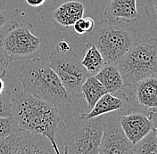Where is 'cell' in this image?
Segmentation results:
<instances>
[{"instance_id":"1","label":"cell","mask_w":157,"mask_h":154,"mask_svg":"<svg viewBox=\"0 0 157 154\" xmlns=\"http://www.w3.org/2000/svg\"><path fill=\"white\" fill-rule=\"evenodd\" d=\"M12 117L18 130L47 137L58 149L56 135L60 122L59 108L22 91L13 95Z\"/></svg>"},{"instance_id":"2","label":"cell","mask_w":157,"mask_h":154,"mask_svg":"<svg viewBox=\"0 0 157 154\" xmlns=\"http://www.w3.org/2000/svg\"><path fill=\"white\" fill-rule=\"evenodd\" d=\"M23 91L57 108L69 104L71 96L63 87L48 62L39 57L26 60L19 69Z\"/></svg>"},{"instance_id":"3","label":"cell","mask_w":157,"mask_h":154,"mask_svg":"<svg viewBox=\"0 0 157 154\" xmlns=\"http://www.w3.org/2000/svg\"><path fill=\"white\" fill-rule=\"evenodd\" d=\"M86 47L94 46L105 63L116 65L137 41L134 26L123 21L101 20L83 37Z\"/></svg>"},{"instance_id":"4","label":"cell","mask_w":157,"mask_h":154,"mask_svg":"<svg viewBox=\"0 0 157 154\" xmlns=\"http://www.w3.org/2000/svg\"><path fill=\"white\" fill-rule=\"evenodd\" d=\"M61 130L63 154H98L103 135L104 117L85 118L68 114Z\"/></svg>"},{"instance_id":"5","label":"cell","mask_w":157,"mask_h":154,"mask_svg":"<svg viewBox=\"0 0 157 154\" xmlns=\"http://www.w3.org/2000/svg\"><path fill=\"white\" fill-rule=\"evenodd\" d=\"M125 87L156 75L157 40L155 37L137 40L116 64Z\"/></svg>"},{"instance_id":"6","label":"cell","mask_w":157,"mask_h":154,"mask_svg":"<svg viewBox=\"0 0 157 154\" xmlns=\"http://www.w3.org/2000/svg\"><path fill=\"white\" fill-rule=\"evenodd\" d=\"M30 24H21L13 21L0 34V46L11 60H30L39 56L42 39L34 35Z\"/></svg>"},{"instance_id":"7","label":"cell","mask_w":157,"mask_h":154,"mask_svg":"<svg viewBox=\"0 0 157 154\" xmlns=\"http://www.w3.org/2000/svg\"><path fill=\"white\" fill-rule=\"evenodd\" d=\"M49 65L71 96L80 93L81 85L88 74L73 50L70 49L66 53L54 50L49 54Z\"/></svg>"},{"instance_id":"8","label":"cell","mask_w":157,"mask_h":154,"mask_svg":"<svg viewBox=\"0 0 157 154\" xmlns=\"http://www.w3.org/2000/svg\"><path fill=\"white\" fill-rule=\"evenodd\" d=\"M39 13L64 31L84 16L85 0H53L47 6L39 7Z\"/></svg>"},{"instance_id":"9","label":"cell","mask_w":157,"mask_h":154,"mask_svg":"<svg viewBox=\"0 0 157 154\" xmlns=\"http://www.w3.org/2000/svg\"><path fill=\"white\" fill-rule=\"evenodd\" d=\"M103 135L98 154H134L133 145L124 135L117 112L104 115Z\"/></svg>"},{"instance_id":"10","label":"cell","mask_w":157,"mask_h":154,"mask_svg":"<svg viewBox=\"0 0 157 154\" xmlns=\"http://www.w3.org/2000/svg\"><path fill=\"white\" fill-rule=\"evenodd\" d=\"M118 113L120 126L132 145L137 144L153 129L156 128V121L142 111Z\"/></svg>"},{"instance_id":"11","label":"cell","mask_w":157,"mask_h":154,"mask_svg":"<svg viewBox=\"0 0 157 154\" xmlns=\"http://www.w3.org/2000/svg\"><path fill=\"white\" fill-rule=\"evenodd\" d=\"M133 97L137 105L156 121L157 78L153 75L137 81L132 86Z\"/></svg>"},{"instance_id":"12","label":"cell","mask_w":157,"mask_h":154,"mask_svg":"<svg viewBox=\"0 0 157 154\" xmlns=\"http://www.w3.org/2000/svg\"><path fill=\"white\" fill-rule=\"evenodd\" d=\"M128 98L122 90L116 94L106 93L98 100L90 111L80 116L85 118H93L113 112L124 113L128 111Z\"/></svg>"},{"instance_id":"13","label":"cell","mask_w":157,"mask_h":154,"mask_svg":"<svg viewBox=\"0 0 157 154\" xmlns=\"http://www.w3.org/2000/svg\"><path fill=\"white\" fill-rule=\"evenodd\" d=\"M17 134V146L14 154H56L47 137L21 130H18Z\"/></svg>"},{"instance_id":"14","label":"cell","mask_w":157,"mask_h":154,"mask_svg":"<svg viewBox=\"0 0 157 154\" xmlns=\"http://www.w3.org/2000/svg\"><path fill=\"white\" fill-rule=\"evenodd\" d=\"M109 21L135 22L140 18L137 8V0H111L104 11Z\"/></svg>"},{"instance_id":"15","label":"cell","mask_w":157,"mask_h":154,"mask_svg":"<svg viewBox=\"0 0 157 154\" xmlns=\"http://www.w3.org/2000/svg\"><path fill=\"white\" fill-rule=\"evenodd\" d=\"M95 77L110 94H116L125 87L116 65L113 64L105 63Z\"/></svg>"},{"instance_id":"16","label":"cell","mask_w":157,"mask_h":154,"mask_svg":"<svg viewBox=\"0 0 157 154\" xmlns=\"http://www.w3.org/2000/svg\"><path fill=\"white\" fill-rule=\"evenodd\" d=\"M80 93L87 103V111L85 112L87 113L93 109L98 100L107 92L95 76H88L81 85Z\"/></svg>"},{"instance_id":"17","label":"cell","mask_w":157,"mask_h":154,"mask_svg":"<svg viewBox=\"0 0 157 154\" xmlns=\"http://www.w3.org/2000/svg\"><path fill=\"white\" fill-rule=\"evenodd\" d=\"M80 62L83 67L86 69L88 76H95L105 64L102 54L94 46L87 47L83 59Z\"/></svg>"},{"instance_id":"18","label":"cell","mask_w":157,"mask_h":154,"mask_svg":"<svg viewBox=\"0 0 157 154\" xmlns=\"http://www.w3.org/2000/svg\"><path fill=\"white\" fill-rule=\"evenodd\" d=\"M134 154H157L156 128H153L144 138L133 145Z\"/></svg>"},{"instance_id":"19","label":"cell","mask_w":157,"mask_h":154,"mask_svg":"<svg viewBox=\"0 0 157 154\" xmlns=\"http://www.w3.org/2000/svg\"><path fill=\"white\" fill-rule=\"evenodd\" d=\"M157 0H147L145 6V13L147 14L148 24L151 30L155 34L157 29Z\"/></svg>"},{"instance_id":"20","label":"cell","mask_w":157,"mask_h":154,"mask_svg":"<svg viewBox=\"0 0 157 154\" xmlns=\"http://www.w3.org/2000/svg\"><path fill=\"white\" fill-rule=\"evenodd\" d=\"M18 130L9 136L0 139V154H14L17 146Z\"/></svg>"},{"instance_id":"21","label":"cell","mask_w":157,"mask_h":154,"mask_svg":"<svg viewBox=\"0 0 157 154\" xmlns=\"http://www.w3.org/2000/svg\"><path fill=\"white\" fill-rule=\"evenodd\" d=\"M21 13L18 9L10 10L0 7V34L8 28L10 24L14 21V17Z\"/></svg>"},{"instance_id":"22","label":"cell","mask_w":157,"mask_h":154,"mask_svg":"<svg viewBox=\"0 0 157 154\" xmlns=\"http://www.w3.org/2000/svg\"><path fill=\"white\" fill-rule=\"evenodd\" d=\"M95 21L91 17H81L73 24V29L78 35H86L91 32L95 27Z\"/></svg>"},{"instance_id":"23","label":"cell","mask_w":157,"mask_h":154,"mask_svg":"<svg viewBox=\"0 0 157 154\" xmlns=\"http://www.w3.org/2000/svg\"><path fill=\"white\" fill-rule=\"evenodd\" d=\"M12 98L13 94L6 89L0 95V117H12Z\"/></svg>"},{"instance_id":"24","label":"cell","mask_w":157,"mask_h":154,"mask_svg":"<svg viewBox=\"0 0 157 154\" xmlns=\"http://www.w3.org/2000/svg\"><path fill=\"white\" fill-rule=\"evenodd\" d=\"M18 130L13 117H0V139L6 138Z\"/></svg>"},{"instance_id":"25","label":"cell","mask_w":157,"mask_h":154,"mask_svg":"<svg viewBox=\"0 0 157 154\" xmlns=\"http://www.w3.org/2000/svg\"><path fill=\"white\" fill-rule=\"evenodd\" d=\"M11 62V58L7 55V54L0 46V77H3L6 75L7 68Z\"/></svg>"},{"instance_id":"26","label":"cell","mask_w":157,"mask_h":154,"mask_svg":"<svg viewBox=\"0 0 157 154\" xmlns=\"http://www.w3.org/2000/svg\"><path fill=\"white\" fill-rule=\"evenodd\" d=\"M71 48L70 45L65 41V40H61L57 42L56 46V49L55 51L58 52V53H66Z\"/></svg>"},{"instance_id":"27","label":"cell","mask_w":157,"mask_h":154,"mask_svg":"<svg viewBox=\"0 0 157 154\" xmlns=\"http://www.w3.org/2000/svg\"><path fill=\"white\" fill-rule=\"evenodd\" d=\"M25 1L29 6L32 7H36V8L42 6L46 2V0H25Z\"/></svg>"},{"instance_id":"28","label":"cell","mask_w":157,"mask_h":154,"mask_svg":"<svg viewBox=\"0 0 157 154\" xmlns=\"http://www.w3.org/2000/svg\"><path fill=\"white\" fill-rule=\"evenodd\" d=\"M6 90V87H5V82L4 80L2 79V77H0V95Z\"/></svg>"},{"instance_id":"29","label":"cell","mask_w":157,"mask_h":154,"mask_svg":"<svg viewBox=\"0 0 157 154\" xmlns=\"http://www.w3.org/2000/svg\"><path fill=\"white\" fill-rule=\"evenodd\" d=\"M56 154H62V152H61V151L60 152H56Z\"/></svg>"}]
</instances>
